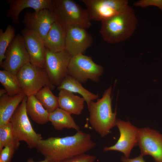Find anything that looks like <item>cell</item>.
Returning a JSON list of instances; mask_svg holds the SVG:
<instances>
[{
  "instance_id": "6da1fadb",
  "label": "cell",
  "mask_w": 162,
  "mask_h": 162,
  "mask_svg": "<svg viewBox=\"0 0 162 162\" xmlns=\"http://www.w3.org/2000/svg\"><path fill=\"white\" fill-rule=\"evenodd\" d=\"M96 145L90 134L79 130L72 136L42 139L36 148L45 158L55 162L85 154Z\"/></svg>"
},
{
  "instance_id": "7a4b0ae2",
  "label": "cell",
  "mask_w": 162,
  "mask_h": 162,
  "mask_svg": "<svg viewBox=\"0 0 162 162\" xmlns=\"http://www.w3.org/2000/svg\"><path fill=\"white\" fill-rule=\"evenodd\" d=\"M101 22L100 32L103 40L114 44L129 38L136 28L137 20L134 10L129 6L121 13Z\"/></svg>"
},
{
  "instance_id": "3957f363",
  "label": "cell",
  "mask_w": 162,
  "mask_h": 162,
  "mask_svg": "<svg viewBox=\"0 0 162 162\" xmlns=\"http://www.w3.org/2000/svg\"><path fill=\"white\" fill-rule=\"evenodd\" d=\"M111 92L110 87L105 91L101 98L96 102L92 101L88 106L90 124L102 137L107 135L116 126V112L112 111Z\"/></svg>"
},
{
  "instance_id": "277c9868",
  "label": "cell",
  "mask_w": 162,
  "mask_h": 162,
  "mask_svg": "<svg viewBox=\"0 0 162 162\" xmlns=\"http://www.w3.org/2000/svg\"><path fill=\"white\" fill-rule=\"evenodd\" d=\"M56 20L65 28L75 26L88 28L92 25L86 10L72 0H52L50 10Z\"/></svg>"
},
{
  "instance_id": "5b68a950",
  "label": "cell",
  "mask_w": 162,
  "mask_h": 162,
  "mask_svg": "<svg viewBox=\"0 0 162 162\" xmlns=\"http://www.w3.org/2000/svg\"><path fill=\"white\" fill-rule=\"evenodd\" d=\"M16 75L23 93L27 97L35 95L45 86H48L51 90L55 87L50 81L44 68L30 62L23 66Z\"/></svg>"
},
{
  "instance_id": "8992f818",
  "label": "cell",
  "mask_w": 162,
  "mask_h": 162,
  "mask_svg": "<svg viewBox=\"0 0 162 162\" xmlns=\"http://www.w3.org/2000/svg\"><path fill=\"white\" fill-rule=\"evenodd\" d=\"M27 97L19 104L11 117L10 122L17 137L26 142L30 149L36 148L37 143L42 139L41 135L33 128L26 109Z\"/></svg>"
},
{
  "instance_id": "52a82bcc",
  "label": "cell",
  "mask_w": 162,
  "mask_h": 162,
  "mask_svg": "<svg viewBox=\"0 0 162 162\" xmlns=\"http://www.w3.org/2000/svg\"><path fill=\"white\" fill-rule=\"evenodd\" d=\"M101 65L95 63L90 57L83 54L71 57L68 69V74L80 83L88 80L98 82L103 72Z\"/></svg>"
},
{
  "instance_id": "ba28073f",
  "label": "cell",
  "mask_w": 162,
  "mask_h": 162,
  "mask_svg": "<svg viewBox=\"0 0 162 162\" xmlns=\"http://www.w3.org/2000/svg\"><path fill=\"white\" fill-rule=\"evenodd\" d=\"M86 7L91 20L101 22L124 11L129 5L127 0H80Z\"/></svg>"
},
{
  "instance_id": "9c48e42d",
  "label": "cell",
  "mask_w": 162,
  "mask_h": 162,
  "mask_svg": "<svg viewBox=\"0 0 162 162\" xmlns=\"http://www.w3.org/2000/svg\"><path fill=\"white\" fill-rule=\"evenodd\" d=\"M0 66L4 70L16 75L21 68L30 62L29 56L21 34H17L10 44Z\"/></svg>"
},
{
  "instance_id": "30bf717a",
  "label": "cell",
  "mask_w": 162,
  "mask_h": 162,
  "mask_svg": "<svg viewBox=\"0 0 162 162\" xmlns=\"http://www.w3.org/2000/svg\"><path fill=\"white\" fill-rule=\"evenodd\" d=\"M71 56L65 50L53 52L46 49L44 68L51 82L58 86L68 74Z\"/></svg>"
},
{
  "instance_id": "8fae6325",
  "label": "cell",
  "mask_w": 162,
  "mask_h": 162,
  "mask_svg": "<svg viewBox=\"0 0 162 162\" xmlns=\"http://www.w3.org/2000/svg\"><path fill=\"white\" fill-rule=\"evenodd\" d=\"M116 126L120 133L118 140L114 145L105 147L103 151H118L122 153L125 157L129 158L133 148L138 145L139 129L129 121L119 119H117Z\"/></svg>"
},
{
  "instance_id": "7c38bea8",
  "label": "cell",
  "mask_w": 162,
  "mask_h": 162,
  "mask_svg": "<svg viewBox=\"0 0 162 162\" xmlns=\"http://www.w3.org/2000/svg\"><path fill=\"white\" fill-rule=\"evenodd\" d=\"M65 28V50L71 57L83 54L92 45V37L86 29L75 26Z\"/></svg>"
},
{
  "instance_id": "4fadbf2b",
  "label": "cell",
  "mask_w": 162,
  "mask_h": 162,
  "mask_svg": "<svg viewBox=\"0 0 162 162\" xmlns=\"http://www.w3.org/2000/svg\"><path fill=\"white\" fill-rule=\"evenodd\" d=\"M141 154L152 156L155 162H162V134L146 127L139 129L138 144Z\"/></svg>"
},
{
  "instance_id": "5bb4252c",
  "label": "cell",
  "mask_w": 162,
  "mask_h": 162,
  "mask_svg": "<svg viewBox=\"0 0 162 162\" xmlns=\"http://www.w3.org/2000/svg\"><path fill=\"white\" fill-rule=\"evenodd\" d=\"M30 63L44 68L46 48L43 38L36 32L26 28L21 31Z\"/></svg>"
},
{
  "instance_id": "9a60e30c",
  "label": "cell",
  "mask_w": 162,
  "mask_h": 162,
  "mask_svg": "<svg viewBox=\"0 0 162 162\" xmlns=\"http://www.w3.org/2000/svg\"><path fill=\"white\" fill-rule=\"evenodd\" d=\"M56 21L55 16L50 10L44 9L37 12H26L22 22L26 28L36 32L44 40Z\"/></svg>"
},
{
  "instance_id": "2e32d148",
  "label": "cell",
  "mask_w": 162,
  "mask_h": 162,
  "mask_svg": "<svg viewBox=\"0 0 162 162\" xmlns=\"http://www.w3.org/2000/svg\"><path fill=\"white\" fill-rule=\"evenodd\" d=\"M52 0H7L9 4L6 16L15 24L19 22V15L26 8L33 9L35 12L44 9L51 10Z\"/></svg>"
},
{
  "instance_id": "e0dca14e",
  "label": "cell",
  "mask_w": 162,
  "mask_h": 162,
  "mask_svg": "<svg viewBox=\"0 0 162 162\" xmlns=\"http://www.w3.org/2000/svg\"><path fill=\"white\" fill-rule=\"evenodd\" d=\"M66 30L56 20L44 40L46 48L53 52L65 50Z\"/></svg>"
},
{
  "instance_id": "ac0fdd59",
  "label": "cell",
  "mask_w": 162,
  "mask_h": 162,
  "mask_svg": "<svg viewBox=\"0 0 162 162\" xmlns=\"http://www.w3.org/2000/svg\"><path fill=\"white\" fill-rule=\"evenodd\" d=\"M59 107L70 114H80L84 107L85 99L69 91L61 90L58 93Z\"/></svg>"
},
{
  "instance_id": "d6986e66",
  "label": "cell",
  "mask_w": 162,
  "mask_h": 162,
  "mask_svg": "<svg viewBox=\"0 0 162 162\" xmlns=\"http://www.w3.org/2000/svg\"><path fill=\"white\" fill-rule=\"evenodd\" d=\"M26 96L24 93L10 96L7 93L0 98V125L10 122L19 104Z\"/></svg>"
},
{
  "instance_id": "ffe728a7",
  "label": "cell",
  "mask_w": 162,
  "mask_h": 162,
  "mask_svg": "<svg viewBox=\"0 0 162 162\" xmlns=\"http://www.w3.org/2000/svg\"><path fill=\"white\" fill-rule=\"evenodd\" d=\"M57 89L59 91L65 90L79 94L85 99L87 106L92 101L98 98V94H93L85 88L80 82L68 75L64 78L58 86Z\"/></svg>"
},
{
  "instance_id": "44dd1931",
  "label": "cell",
  "mask_w": 162,
  "mask_h": 162,
  "mask_svg": "<svg viewBox=\"0 0 162 162\" xmlns=\"http://www.w3.org/2000/svg\"><path fill=\"white\" fill-rule=\"evenodd\" d=\"M48 120L57 130H61L64 128L74 129L77 131L80 130V127L71 114L59 107L49 113Z\"/></svg>"
},
{
  "instance_id": "7402d4cb",
  "label": "cell",
  "mask_w": 162,
  "mask_h": 162,
  "mask_svg": "<svg viewBox=\"0 0 162 162\" xmlns=\"http://www.w3.org/2000/svg\"><path fill=\"white\" fill-rule=\"evenodd\" d=\"M26 109L28 115L36 123L42 125L49 121V113L44 108L35 95L27 97Z\"/></svg>"
},
{
  "instance_id": "603a6c76",
  "label": "cell",
  "mask_w": 162,
  "mask_h": 162,
  "mask_svg": "<svg viewBox=\"0 0 162 162\" xmlns=\"http://www.w3.org/2000/svg\"><path fill=\"white\" fill-rule=\"evenodd\" d=\"M0 82L9 95L23 93L16 75L5 70H0Z\"/></svg>"
},
{
  "instance_id": "cb8c5ba5",
  "label": "cell",
  "mask_w": 162,
  "mask_h": 162,
  "mask_svg": "<svg viewBox=\"0 0 162 162\" xmlns=\"http://www.w3.org/2000/svg\"><path fill=\"white\" fill-rule=\"evenodd\" d=\"M35 96L49 113L59 107L58 97L55 95L47 86L42 88Z\"/></svg>"
},
{
  "instance_id": "d4e9b609",
  "label": "cell",
  "mask_w": 162,
  "mask_h": 162,
  "mask_svg": "<svg viewBox=\"0 0 162 162\" xmlns=\"http://www.w3.org/2000/svg\"><path fill=\"white\" fill-rule=\"evenodd\" d=\"M20 142L10 122L0 125V150L8 145H12L17 149Z\"/></svg>"
},
{
  "instance_id": "484cf974",
  "label": "cell",
  "mask_w": 162,
  "mask_h": 162,
  "mask_svg": "<svg viewBox=\"0 0 162 162\" xmlns=\"http://www.w3.org/2000/svg\"><path fill=\"white\" fill-rule=\"evenodd\" d=\"M15 30L11 25H8L4 31L0 29V66L5 58L8 47L15 37Z\"/></svg>"
},
{
  "instance_id": "4316f807",
  "label": "cell",
  "mask_w": 162,
  "mask_h": 162,
  "mask_svg": "<svg viewBox=\"0 0 162 162\" xmlns=\"http://www.w3.org/2000/svg\"><path fill=\"white\" fill-rule=\"evenodd\" d=\"M16 150L12 146L8 145L0 150V162H11Z\"/></svg>"
},
{
  "instance_id": "83f0119b",
  "label": "cell",
  "mask_w": 162,
  "mask_h": 162,
  "mask_svg": "<svg viewBox=\"0 0 162 162\" xmlns=\"http://www.w3.org/2000/svg\"><path fill=\"white\" fill-rule=\"evenodd\" d=\"M95 156L85 154L55 162H94Z\"/></svg>"
},
{
  "instance_id": "f1b7e54d",
  "label": "cell",
  "mask_w": 162,
  "mask_h": 162,
  "mask_svg": "<svg viewBox=\"0 0 162 162\" xmlns=\"http://www.w3.org/2000/svg\"><path fill=\"white\" fill-rule=\"evenodd\" d=\"M135 6L144 8L150 6H154L162 10V0H140L135 2Z\"/></svg>"
},
{
  "instance_id": "f546056e",
  "label": "cell",
  "mask_w": 162,
  "mask_h": 162,
  "mask_svg": "<svg viewBox=\"0 0 162 162\" xmlns=\"http://www.w3.org/2000/svg\"><path fill=\"white\" fill-rule=\"evenodd\" d=\"M143 157V156L141 154L136 157L131 159L123 156L121 160L122 162H145Z\"/></svg>"
},
{
  "instance_id": "4dcf8cb0",
  "label": "cell",
  "mask_w": 162,
  "mask_h": 162,
  "mask_svg": "<svg viewBox=\"0 0 162 162\" xmlns=\"http://www.w3.org/2000/svg\"><path fill=\"white\" fill-rule=\"evenodd\" d=\"M53 160L48 158H45V159L43 160L38 161L35 162L34 161L32 158H30L28 159L26 162H55Z\"/></svg>"
},
{
  "instance_id": "1f68e13d",
  "label": "cell",
  "mask_w": 162,
  "mask_h": 162,
  "mask_svg": "<svg viewBox=\"0 0 162 162\" xmlns=\"http://www.w3.org/2000/svg\"><path fill=\"white\" fill-rule=\"evenodd\" d=\"M7 93L6 90L4 89L0 88V97H1Z\"/></svg>"
}]
</instances>
